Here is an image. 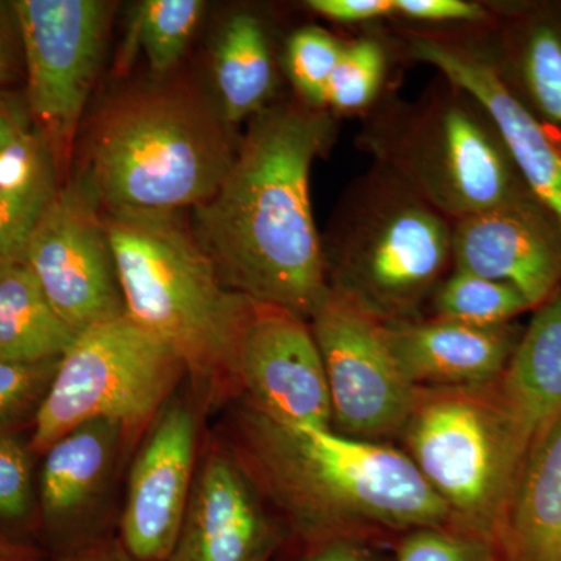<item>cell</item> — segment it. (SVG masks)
I'll use <instances>...</instances> for the list:
<instances>
[{
    "label": "cell",
    "instance_id": "obj_2",
    "mask_svg": "<svg viewBox=\"0 0 561 561\" xmlns=\"http://www.w3.org/2000/svg\"><path fill=\"white\" fill-rule=\"evenodd\" d=\"M228 440L268 504L306 546L451 527L411 457L334 427L276 423L239 401Z\"/></svg>",
    "mask_w": 561,
    "mask_h": 561
},
{
    "label": "cell",
    "instance_id": "obj_15",
    "mask_svg": "<svg viewBox=\"0 0 561 561\" xmlns=\"http://www.w3.org/2000/svg\"><path fill=\"white\" fill-rule=\"evenodd\" d=\"M284 530L227 440L210 438L168 561H272Z\"/></svg>",
    "mask_w": 561,
    "mask_h": 561
},
{
    "label": "cell",
    "instance_id": "obj_35",
    "mask_svg": "<svg viewBox=\"0 0 561 561\" xmlns=\"http://www.w3.org/2000/svg\"><path fill=\"white\" fill-rule=\"evenodd\" d=\"M24 51L13 3H0V91L21 77Z\"/></svg>",
    "mask_w": 561,
    "mask_h": 561
},
{
    "label": "cell",
    "instance_id": "obj_14",
    "mask_svg": "<svg viewBox=\"0 0 561 561\" xmlns=\"http://www.w3.org/2000/svg\"><path fill=\"white\" fill-rule=\"evenodd\" d=\"M236 398L289 426L332 427L327 373L309 321L253 301L232 362Z\"/></svg>",
    "mask_w": 561,
    "mask_h": 561
},
{
    "label": "cell",
    "instance_id": "obj_5",
    "mask_svg": "<svg viewBox=\"0 0 561 561\" xmlns=\"http://www.w3.org/2000/svg\"><path fill=\"white\" fill-rule=\"evenodd\" d=\"M356 146L451 221L531 195L490 114L440 73L412 101L383 95Z\"/></svg>",
    "mask_w": 561,
    "mask_h": 561
},
{
    "label": "cell",
    "instance_id": "obj_25",
    "mask_svg": "<svg viewBox=\"0 0 561 561\" xmlns=\"http://www.w3.org/2000/svg\"><path fill=\"white\" fill-rule=\"evenodd\" d=\"M426 309L427 319L501 327L531 308L515 287L453 268L432 294Z\"/></svg>",
    "mask_w": 561,
    "mask_h": 561
},
{
    "label": "cell",
    "instance_id": "obj_36",
    "mask_svg": "<svg viewBox=\"0 0 561 561\" xmlns=\"http://www.w3.org/2000/svg\"><path fill=\"white\" fill-rule=\"evenodd\" d=\"M33 127L27 101L14 92L0 91V153L22 131Z\"/></svg>",
    "mask_w": 561,
    "mask_h": 561
},
{
    "label": "cell",
    "instance_id": "obj_31",
    "mask_svg": "<svg viewBox=\"0 0 561 561\" xmlns=\"http://www.w3.org/2000/svg\"><path fill=\"white\" fill-rule=\"evenodd\" d=\"M397 560L502 561L494 542L454 527H430L401 535Z\"/></svg>",
    "mask_w": 561,
    "mask_h": 561
},
{
    "label": "cell",
    "instance_id": "obj_38",
    "mask_svg": "<svg viewBox=\"0 0 561 561\" xmlns=\"http://www.w3.org/2000/svg\"><path fill=\"white\" fill-rule=\"evenodd\" d=\"M46 561H138L133 559L130 553L125 551L124 546L116 535L102 538V540L91 542L83 548L76 549L60 556L47 557Z\"/></svg>",
    "mask_w": 561,
    "mask_h": 561
},
{
    "label": "cell",
    "instance_id": "obj_7",
    "mask_svg": "<svg viewBox=\"0 0 561 561\" xmlns=\"http://www.w3.org/2000/svg\"><path fill=\"white\" fill-rule=\"evenodd\" d=\"M401 435L404 453L445 504L451 527L497 546L529 448L496 383L420 389Z\"/></svg>",
    "mask_w": 561,
    "mask_h": 561
},
{
    "label": "cell",
    "instance_id": "obj_27",
    "mask_svg": "<svg viewBox=\"0 0 561 561\" xmlns=\"http://www.w3.org/2000/svg\"><path fill=\"white\" fill-rule=\"evenodd\" d=\"M201 0H147L136 18V36L154 72H168L186 50L202 20Z\"/></svg>",
    "mask_w": 561,
    "mask_h": 561
},
{
    "label": "cell",
    "instance_id": "obj_34",
    "mask_svg": "<svg viewBox=\"0 0 561 561\" xmlns=\"http://www.w3.org/2000/svg\"><path fill=\"white\" fill-rule=\"evenodd\" d=\"M306 7L324 20L342 25L393 20V0H308Z\"/></svg>",
    "mask_w": 561,
    "mask_h": 561
},
{
    "label": "cell",
    "instance_id": "obj_3",
    "mask_svg": "<svg viewBox=\"0 0 561 561\" xmlns=\"http://www.w3.org/2000/svg\"><path fill=\"white\" fill-rule=\"evenodd\" d=\"M125 311L179 357L208 411L236 398L232 362L253 300L228 289L180 210H103Z\"/></svg>",
    "mask_w": 561,
    "mask_h": 561
},
{
    "label": "cell",
    "instance_id": "obj_21",
    "mask_svg": "<svg viewBox=\"0 0 561 561\" xmlns=\"http://www.w3.org/2000/svg\"><path fill=\"white\" fill-rule=\"evenodd\" d=\"M496 386L530 449L561 415V284L538 306Z\"/></svg>",
    "mask_w": 561,
    "mask_h": 561
},
{
    "label": "cell",
    "instance_id": "obj_23",
    "mask_svg": "<svg viewBox=\"0 0 561 561\" xmlns=\"http://www.w3.org/2000/svg\"><path fill=\"white\" fill-rule=\"evenodd\" d=\"M73 339L27 262L0 265V360L58 359Z\"/></svg>",
    "mask_w": 561,
    "mask_h": 561
},
{
    "label": "cell",
    "instance_id": "obj_22",
    "mask_svg": "<svg viewBox=\"0 0 561 561\" xmlns=\"http://www.w3.org/2000/svg\"><path fill=\"white\" fill-rule=\"evenodd\" d=\"M214 77L221 119L239 124L272 106L278 68L267 25L251 11H239L225 22L216 51Z\"/></svg>",
    "mask_w": 561,
    "mask_h": 561
},
{
    "label": "cell",
    "instance_id": "obj_32",
    "mask_svg": "<svg viewBox=\"0 0 561 561\" xmlns=\"http://www.w3.org/2000/svg\"><path fill=\"white\" fill-rule=\"evenodd\" d=\"M394 18L411 27H478L493 20L489 2L474 0H393Z\"/></svg>",
    "mask_w": 561,
    "mask_h": 561
},
{
    "label": "cell",
    "instance_id": "obj_37",
    "mask_svg": "<svg viewBox=\"0 0 561 561\" xmlns=\"http://www.w3.org/2000/svg\"><path fill=\"white\" fill-rule=\"evenodd\" d=\"M297 561H375V557L364 540L337 538L308 546Z\"/></svg>",
    "mask_w": 561,
    "mask_h": 561
},
{
    "label": "cell",
    "instance_id": "obj_12",
    "mask_svg": "<svg viewBox=\"0 0 561 561\" xmlns=\"http://www.w3.org/2000/svg\"><path fill=\"white\" fill-rule=\"evenodd\" d=\"M25 262L73 334L127 316L101 208L80 181L55 192L32 232Z\"/></svg>",
    "mask_w": 561,
    "mask_h": 561
},
{
    "label": "cell",
    "instance_id": "obj_1",
    "mask_svg": "<svg viewBox=\"0 0 561 561\" xmlns=\"http://www.w3.org/2000/svg\"><path fill=\"white\" fill-rule=\"evenodd\" d=\"M335 136L328 110L268 106L250 121L219 190L192 209V232L228 289L306 321L330 294L311 173Z\"/></svg>",
    "mask_w": 561,
    "mask_h": 561
},
{
    "label": "cell",
    "instance_id": "obj_8",
    "mask_svg": "<svg viewBox=\"0 0 561 561\" xmlns=\"http://www.w3.org/2000/svg\"><path fill=\"white\" fill-rule=\"evenodd\" d=\"M183 378L179 357L127 316L81 332L60 357L33 423L32 451L43 456L62 435L94 420L116 421L138 442Z\"/></svg>",
    "mask_w": 561,
    "mask_h": 561
},
{
    "label": "cell",
    "instance_id": "obj_33",
    "mask_svg": "<svg viewBox=\"0 0 561 561\" xmlns=\"http://www.w3.org/2000/svg\"><path fill=\"white\" fill-rule=\"evenodd\" d=\"M51 169L57 165L49 146L33 125L0 153V192L27 190Z\"/></svg>",
    "mask_w": 561,
    "mask_h": 561
},
{
    "label": "cell",
    "instance_id": "obj_24",
    "mask_svg": "<svg viewBox=\"0 0 561 561\" xmlns=\"http://www.w3.org/2000/svg\"><path fill=\"white\" fill-rule=\"evenodd\" d=\"M394 41L379 33H365L343 41L337 65L327 91V110L335 117L370 113L383 98Z\"/></svg>",
    "mask_w": 561,
    "mask_h": 561
},
{
    "label": "cell",
    "instance_id": "obj_17",
    "mask_svg": "<svg viewBox=\"0 0 561 561\" xmlns=\"http://www.w3.org/2000/svg\"><path fill=\"white\" fill-rule=\"evenodd\" d=\"M453 268L508 284L537 309L561 284V225L534 195L454 220Z\"/></svg>",
    "mask_w": 561,
    "mask_h": 561
},
{
    "label": "cell",
    "instance_id": "obj_11",
    "mask_svg": "<svg viewBox=\"0 0 561 561\" xmlns=\"http://www.w3.org/2000/svg\"><path fill=\"white\" fill-rule=\"evenodd\" d=\"M402 57L423 62L474 95L490 114L527 190L561 225V125L540 116L505 83L472 27L400 25Z\"/></svg>",
    "mask_w": 561,
    "mask_h": 561
},
{
    "label": "cell",
    "instance_id": "obj_10",
    "mask_svg": "<svg viewBox=\"0 0 561 561\" xmlns=\"http://www.w3.org/2000/svg\"><path fill=\"white\" fill-rule=\"evenodd\" d=\"M309 327L327 373L334 431L368 442L401 435L420 389L398 367L386 323L330 289Z\"/></svg>",
    "mask_w": 561,
    "mask_h": 561
},
{
    "label": "cell",
    "instance_id": "obj_9",
    "mask_svg": "<svg viewBox=\"0 0 561 561\" xmlns=\"http://www.w3.org/2000/svg\"><path fill=\"white\" fill-rule=\"evenodd\" d=\"M28 111L57 171L69 161L73 136L102 58L106 3L98 0H16Z\"/></svg>",
    "mask_w": 561,
    "mask_h": 561
},
{
    "label": "cell",
    "instance_id": "obj_13",
    "mask_svg": "<svg viewBox=\"0 0 561 561\" xmlns=\"http://www.w3.org/2000/svg\"><path fill=\"white\" fill-rule=\"evenodd\" d=\"M202 402L176 390L142 435L131 461L116 535L138 561H168L201 459Z\"/></svg>",
    "mask_w": 561,
    "mask_h": 561
},
{
    "label": "cell",
    "instance_id": "obj_29",
    "mask_svg": "<svg viewBox=\"0 0 561 561\" xmlns=\"http://www.w3.org/2000/svg\"><path fill=\"white\" fill-rule=\"evenodd\" d=\"M58 359L0 360V432L33 426L57 375Z\"/></svg>",
    "mask_w": 561,
    "mask_h": 561
},
{
    "label": "cell",
    "instance_id": "obj_28",
    "mask_svg": "<svg viewBox=\"0 0 561 561\" xmlns=\"http://www.w3.org/2000/svg\"><path fill=\"white\" fill-rule=\"evenodd\" d=\"M342 49V39L317 25L298 28L287 39V77L298 101L309 108L327 110L328 84Z\"/></svg>",
    "mask_w": 561,
    "mask_h": 561
},
{
    "label": "cell",
    "instance_id": "obj_4",
    "mask_svg": "<svg viewBox=\"0 0 561 561\" xmlns=\"http://www.w3.org/2000/svg\"><path fill=\"white\" fill-rule=\"evenodd\" d=\"M225 125L184 90L124 95L98 121L80 183L103 210L194 209L216 194L234 161L238 146Z\"/></svg>",
    "mask_w": 561,
    "mask_h": 561
},
{
    "label": "cell",
    "instance_id": "obj_6",
    "mask_svg": "<svg viewBox=\"0 0 561 561\" xmlns=\"http://www.w3.org/2000/svg\"><path fill=\"white\" fill-rule=\"evenodd\" d=\"M321 250L331 290L383 323L419 320L453 271V221L373 164L343 192Z\"/></svg>",
    "mask_w": 561,
    "mask_h": 561
},
{
    "label": "cell",
    "instance_id": "obj_16",
    "mask_svg": "<svg viewBox=\"0 0 561 561\" xmlns=\"http://www.w3.org/2000/svg\"><path fill=\"white\" fill-rule=\"evenodd\" d=\"M131 445L121 423L94 420L62 435L41 456L38 545L47 557L110 537L106 502Z\"/></svg>",
    "mask_w": 561,
    "mask_h": 561
},
{
    "label": "cell",
    "instance_id": "obj_18",
    "mask_svg": "<svg viewBox=\"0 0 561 561\" xmlns=\"http://www.w3.org/2000/svg\"><path fill=\"white\" fill-rule=\"evenodd\" d=\"M387 341L404 378L419 389H467L500 381L523 332L513 323L476 327L419 319L386 323Z\"/></svg>",
    "mask_w": 561,
    "mask_h": 561
},
{
    "label": "cell",
    "instance_id": "obj_30",
    "mask_svg": "<svg viewBox=\"0 0 561 561\" xmlns=\"http://www.w3.org/2000/svg\"><path fill=\"white\" fill-rule=\"evenodd\" d=\"M51 169L27 190L0 192V265L25 261V250L39 217L58 191Z\"/></svg>",
    "mask_w": 561,
    "mask_h": 561
},
{
    "label": "cell",
    "instance_id": "obj_39",
    "mask_svg": "<svg viewBox=\"0 0 561 561\" xmlns=\"http://www.w3.org/2000/svg\"><path fill=\"white\" fill-rule=\"evenodd\" d=\"M47 553L36 542L0 537V561H46Z\"/></svg>",
    "mask_w": 561,
    "mask_h": 561
},
{
    "label": "cell",
    "instance_id": "obj_26",
    "mask_svg": "<svg viewBox=\"0 0 561 561\" xmlns=\"http://www.w3.org/2000/svg\"><path fill=\"white\" fill-rule=\"evenodd\" d=\"M31 438L0 432V537L38 545V474Z\"/></svg>",
    "mask_w": 561,
    "mask_h": 561
},
{
    "label": "cell",
    "instance_id": "obj_19",
    "mask_svg": "<svg viewBox=\"0 0 561 561\" xmlns=\"http://www.w3.org/2000/svg\"><path fill=\"white\" fill-rule=\"evenodd\" d=\"M490 7L493 20L472 27L482 50L526 105L561 125V16Z\"/></svg>",
    "mask_w": 561,
    "mask_h": 561
},
{
    "label": "cell",
    "instance_id": "obj_20",
    "mask_svg": "<svg viewBox=\"0 0 561 561\" xmlns=\"http://www.w3.org/2000/svg\"><path fill=\"white\" fill-rule=\"evenodd\" d=\"M497 549L502 561H561V415L524 459Z\"/></svg>",
    "mask_w": 561,
    "mask_h": 561
}]
</instances>
